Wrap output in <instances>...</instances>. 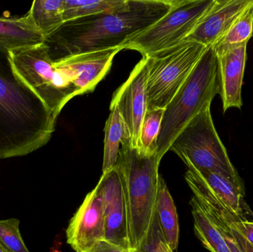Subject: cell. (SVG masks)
<instances>
[{
  "instance_id": "cell-28",
  "label": "cell",
  "mask_w": 253,
  "mask_h": 252,
  "mask_svg": "<svg viewBox=\"0 0 253 252\" xmlns=\"http://www.w3.org/2000/svg\"><path fill=\"white\" fill-rule=\"evenodd\" d=\"M132 249H126L120 246L111 244L103 240L96 243L91 249L86 252H134Z\"/></svg>"
},
{
  "instance_id": "cell-14",
  "label": "cell",
  "mask_w": 253,
  "mask_h": 252,
  "mask_svg": "<svg viewBox=\"0 0 253 252\" xmlns=\"http://www.w3.org/2000/svg\"><path fill=\"white\" fill-rule=\"evenodd\" d=\"M44 36L28 14L24 16H0V47L8 50L27 48L43 44Z\"/></svg>"
},
{
  "instance_id": "cell-27",
  "label": "cell",
  "mask_w": 253,
  "mask_h": 252,
  "mask_svg": "<svg viewBox=\"0 0 253 252\" xmlns=\"http://www.w3.org/2000/svg\"><path fill=\"white\" fill-rule=\"evenodd\" d=\"M233 222L236 229L253 246V220H251L245 217L235 216Z\"/></svg>"
},
{
  "instance_id": "cell-8",
  "label": "cell",
  "mask_w": 253,
  "mask_h": 252,
  "mask_svg": "<svg viewBox=\"0 0 253 252\" xmlns=\"http://www.w3.org/2000/svg\"><path fill=\"white\" fill-rule=\"evenodd\" d=\"M215 0H177L174 7L154 25L123 46L122 49L149 56L184 41Z\"/></svg>"
},
{
  "instance_id": "cell-11",
  "label": "cell",
  "mask_w": 253,
  "mask_h": 252,
  "mask_svg": "<svg viewBox=\"0 0 253 252\" xmlns=\"http://www.w3.org/2000/svg\"><path fill=\"white\" fill-rule=\"evenodd\" d=\"M67 243L76 252H86L105 240L102 194L96 185L75 213L66 230Z\"/></svg>"
},
{
  "instance_id": "cell-29",
  "label": "cell",
  "mask_w": 253,
  "mask_h": 252,
  "mask_svg": "<svg viewBox=\"0 0 253 252\" xmlns=\"http://www.w3.org/2000/svg\"><path fill=\"white\" fill-rule=\"evenodd\" d=\"M162 249H163L164 252H174L168 247V245H167L165 241H164L163 244H162Z\"/></svg>"
},
{
  "instance_id": "cell-17",
  "label": "cell",
  "mask_w": 253,
  "mask_h": 252,
  "mask_svg": "<svg viewBox=\"0 0 253 252\" xmlns=\"http://www.w3.org/2000/svg\"><path fill=\"white\" fill-rule=\"evenodd\" d=\"M190 204L194 220L195 234L204 247L211 252H230L224 237L196 197H192Z\"/></svg>"
},
{
  "instance_id": "cell-4",
  "label": "cell",
  "mask_w": 253,
  "mask_h": 252,
  "mask_svg": "<svg viewBox=\"0 0 253 252\" xmlns=\"http://www.w3.org/2000/svg\"><path fill=\"white\" fill-rule=\"evenodd\" d=\"M220 93L218 62L212 47L206 51L173 99L165 109L156 142L159 159L170 149L177 136Z\"/></svg>"
},
{
  "instance_id": "cell-22",
  "label": "cell",
  "mask_w": 253,
  "mask_h": 252,
  "mask_svg": "<svg viewBox=\"0 0 253 252\" xmlns=\"http://www.w3.org/2000/svg\"><path fill=\"white\" fill-rule=\"evenodd\" d=\"M165 109L147 111L140 133V146L138 149L147 154L156 153V142L160 133ZM157 154V153H156Z\"/></svg>"
},
{
  "instance_id": "cell-26",
  "label": "cell",
  "mask_w": 253,
  "mask_h": 252,
  "mask_svg": "<svg viewBox=\"0 0 253 252\" xmlns=\"http://www.w3.org/2000/svg\"><path fill=\"white\" fill-rule=\"evenodd\" d=\"M164 241L165 240L162 236L157 217L155 213L153 223L147 236L139 247L134 250V252H164L162 249Z\"/></svg>"
},
{
  "instance_id": "cell-20",
  "label": "cell",
  "mask_w": 253,
  "mask_h": 252,
  "mask_svg": "<svg viewBox=\"0 0 253 252\" xmlns=\"http://www.w3.org/2000/svg\"><path fill=\"white\" fill-rule=\"evenodd\" d=\"M253 36V0L235 19L227 32L212 46L214 50L248 42Z\"/></svg>"
},
{
  "instance_id": "cell-10",
  "label": "cell",
  "mask_w": 253,
  "mask_h": 252,
  "mask_svg": "<svg viewBox=\"0 0 253 252\" xmlns=\"http://www.w3.org/2000/svg\"><path fill=\"white\" fill-rule=\"evenodd\" d=\"M97 186L100 189L103 204L105 241L123 248L132 249L129 244L124 188L117 166L102 175Z\"/></svg>"
},
{
  "instance_id": "cell-12",
  "label": "cell",
  "mask_w": 253,
  "mask_h": 252,
  "mask_svg": "<svg viewBox=\"0 0 253 252\" xmlns=\"http://www.w3.org/2000/svg\"><path fill=\"white\" fill-rule=\"evenodd\" d=\"M248 42L215 50L218 62L220 93L223 112L230 108L242 109V90Z\"/></svg>"
},
{
  "instance_id": "cell-2",
  "label": "cell",
  "mask_w": 253,
  "mask_h": 252,
  "mask_svg": "<svg viewBox=\"0 0 253 252\" xmlns=\"http://www.w3.org/2000/svg\"><path fill=\"white\" fill-rule=\"evenodd\" d=\"M0 47V159L24 156L48 143L56 118L17 76Z\"/></svg>"
},
{
  "instance_id": "cell-16",
  "label": "cell",
  "mask_w": 253,
  "mask_h": 252,
  "mask_svg": "<svg viewBox=\"0 0 253 252\" xmlns=\"http://www.w3.org/2000/svg\"><path fill=\"white\" fill-rule=\"evenodd\" d=\"M193 171L200 176L207 186L233 213L236 216L247 218L245 214L248 213V207L245 201V190L219 173L211 171Z\"/></svg>"
},
{
  "instance_id": "cell-18",
  "label": "cell",
  "mask_w": 253,
  "mask_h": 252,
  "mask_svg": "<svg viewBox=\"0 0 253 252\" xmlns=\"http://www.w3.org/2000/svg\"><path fill=\"white\" fill-rule=\"evenodd\" d=\"M65 0H35L27 14L37 29L47 38L65 22Z\"/></svg>"
},
{
  "instance_id": "cell-1",
  "label": "cell",
  "mask_w": 253,
  "mask_h": 252,
  "mask_svg": "<svg viewBox=\"0 0 253 252\" xmlns=\"http://www.w3.org/2000/svg\"><path fill=\"white\" fill-rule=\"evenodd\" d=\"M176 2L126 0L117 8L64 22L44 44L53 62L84 53L122 49L163 17Z\"/></svg>"
},
{
  "instance_id": "cell-19",
  "label": "cell",
  "mask_w": 253,
  "mask_h": 252,
  "mask_svg": "<svg viewBox=\"0 0 253 252\" xmlns=\"http://www.w3.org/2000/svg\"><path fill=\"white\" fill-rule=\"evenodd\" d=\"M110 109L111 113L105 127L102 174L112 170L117 165L124 134L123 118L118 108L114 107Z\"/></svg>"
},
{
  "instance_id": "cell-21",
  "label": "cell",
  "mask_w": 253,
  "mask_h": 252,
  "mask_svg": "<svg viewBox=\"0 0 253 252\" xmlns=\"http://www.w3.org/2000/svg\"><path fill=\"white\" fill-rule=\"evenodd\" d=\"M126 0H65V22L121 7Z\"/></svg>"
},
{
  "instance_id": "cell-5",
  "label": "cell",
  "mask_w": 253,
  "mask_h": 252,
  "mask_svg": "<svg viewBox=\"0 0 253 252\" xmlns=\"http://www.w3.org/2000/svg\"><path fill=\"white\" fill-rule=\"evenodd\" d=\"M9 53L15 73L57 119L65 105L79 96L74 74L67 62H53L44 43Z\"/></svg>"
},
{
  "instance_id": "cell-23",
  "label": "cell",
  "mask_w": 253,
  "mask_h": 252,
  "mask_svg": "<svg viewBox=\"0 0 253 252\" xmlns=\"http://www.w3.org/2000/svg\"><path fill=\"white\" fill-rule=\"evenodd\" d=\"M199 201L212 207L224 216V218L226 219L231 228L232 233H233L238 246L242 252H253V246L247 241L246 238L236 229L234 223H233V219L236 215L233 213V211L229 209L224 203L221 202V200L213 192L211 191H206L202 195L200 201Z\"/></svg>"
},
{
  "instance_id": "cell-6",
  "label": "cell",
  "mask_w": 253,
  "mask_h": 252,
  "mask_svg": "<svg viewBox=\"0 0 253 252\" xmlns=\"http://www.w3.org/2000/svg\"><path fill=\"white\" fill-rule=\"evenodd\" d=\"M211 107L208 105L204 108L189 122L177 136L169 150L175 152L187 168L219 173L245 190L242 179L215 130Z\"/></svg>"
},
{
  "instance_id": "cell-7",
  "label": "cell",
  "mask_w": 253,
  "mask_h": 252,
  "mask_svg": "<svg viewBox=\"0 0 253 252\" xmlns=\"http://www.w3.org/2000/svg\"><path fill=\"white\" fill-rule=\"evenodd\" d=\"M208 48L199 43L184 41L148 56L147 111L166 108Z\"/></svg>"
},
{
  "instance_id": "cell-24",
  "label": "cell",
  "mask_w": 253,
  "mask_h": 252,
  "mask_svg": "<svg viewBox=\"0 0 253 252\" xmlns=\"http://www.w3.org/2000/svg\"><path fill=\"white\" fill-rule=\"evenodd\" d=\"M0 244L8 252H30L21 236L18 219L0 220Z\"/></svg>"
},
{
  "instance_id": "cell-3",
  "label": "cell",
  "mask_w": 253,
  "mask_h": 252,
  "mask_svg": "<svg viewBox=\"0 0 253 252\" xmlns=\"http://www.w3.org/2000/svg\"><path fill=\"white\" fill-rule=\"evenodd\" d=\"M157 154H147L122 143L117 159L124 188L128 215V231L131 248L139 247L150 230L156 213L159 188Z\"/></svg>"
},
{
  "instance_id": "cell-30",
  "label": "cell",
  "mask_w": 253,
  "mask_h": 252,
  "mask_svg": "<svg viewBox=\"0 0 253 252\" xmlns=\"http://www.w3.org/2000/svg\"><path fill=\"white\" fill-rule=\"evenodd\" d=\"M0 252H8L3 247L1 244H0Z\"/></svg>"
},
{
  "instance_id": "cell-13",
  "label": "cell",
  "mask_w": 253,
  "mask_h": 252,
  "mask_svg": "<svg viewBox=\"0 0 253 252\" xmlns=\"http://www.w3.org/2000/svg\"><path fill=\"white\" fill-rule=\"evenodd\" d=\"M251 0H215V4L202 18L184 41L212 47L224 36Z\"/></svg>"
},
{
  "instance_id": "cell-15",
  "label": "cell",
  "mask_w": 253,
  "mask_h": 252,
  "mask_svg": "<svg viewBox=\"0 0 253 252\" xmlns=\"http://www.w3.org/2000/svg\"><path fill=\"white\" fill-rule=\"evenodd\" d=\"M156 215L165 242L172 252L176 251L179 241L178 214L173 199L162 176H159Z\"/></svg>"
},
{
  "instance_id": "cell-25",
  "label": "cell",
  "mask_w": 253,
  "mask_h": 252,
  "mask_svg": "<svg viewBox=\"0 0 253 252\" xmlns=\"http://www.w3.org/2000/svg\"><path fill=\"white\" fill-rule=\"evenodd\" d=\"M203 210L209 216L210 218L216 225L218 230L224 238V241L230 250V252H243L238 246L232 233L231 228L224 216L219 212L211 207H204Z\"/></svg>"
},
{
  "instance_id": "cell-9",
  "label": "cell",
  "mask_w": 253,
  "mask_h": 252,
  "mask_svg": "<svg viewBox=\"0 0 253 252\" xmlns=\"http://www.w3.org/2000/svg\"><path fill=\"white\" fill-rule=\"evenodd\" d=\"M149 57L143 56L129 74L127 79L114 93L110 108L117 107L123 121L122 143L129 142L138 149L140 133L147 111V81Z\"/></svg>"
}]
</instances>
